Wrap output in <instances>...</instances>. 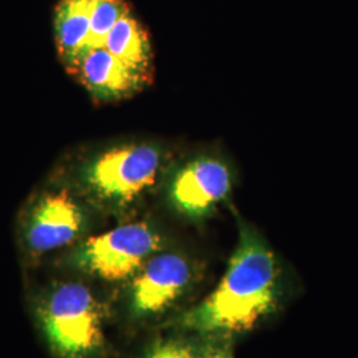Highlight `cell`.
I'll use <instances>...</instances> for the list:
<instances>
[{
  "instance_id": "6da1fadb",
  "label": "cell",
  "mask_w": 358,
  "mask_h": 358,
  "mask_svg": "<svg viewBox=\"0 0 358 358\" xmlns=\"http://www.w3.org/2000/svg\"><path fill=\"white\" fill-rule=\"evenodd\" d=\"M279 271L276 259L247 226L217 288L187 312L183 325L195 332L242 333L275 308Z\"/></svg>"
},
{
  "instance_id": "7a4b0ae2",
  "label": "cell",
  "mask_w": 358,
  "mask_h": 358,
  "mask_svg": "<svg viewBox=\"0 0 358 358\" xmlns=\"http://www.w3.org/2000/svg\"><path fill=\"white\" fill-rule=\"evenodd\" d=\"M164 154L149 143H124L88 158L78 170L83 187L106 205L125 206L148 192L159 176Z\"/></svg>"
},
{
  "instance_id": "3957f363",
  "label": "cell",
  "mask_w": 358,
  "mask_h": 358,
  "mask_svg": "<svg viewBox=\"0 0 358 358\" xmlns=\"http://www.w3.org/2000/svg\"><path fill=\"white\" fill-rule=\"evenodd\" d=\"M38 315L45 338L60 358H90L103 345L99 303L80 282L55 287L40 303Z\"/></svg>"
},
{
  "instance_id": "277c9868",
  "label": "cell",
  "mask_w": 358,
  "mask_h": 358,
  "mask_svg": "<svg viewBox=\"0 0 358 358\" xmlns=\"http://www.w3.org/2000/svg\"><path fill=\"white\" fill-rule=\"evenodd\" d=\"M161 247V238L149 223L136 222L92 236L77 245L68 263L109 282L134 278Z\"/></svg>"
},
{
  "instance_id": "5b68a950",
  "label": "cell",
  "mask_w": 358,
  "mask_h": 358,
  "mask_svg": "<svg viewBox=\"0 0 358 358\" xmlns=\"http://www.w3.org/2000/svg\"><path fill=\"white\" fill-rule=\"evenodd\" d=\"M232 185L229 166L214 157H196L179 167L169 185V198L180 214L205 217L227 198Z\"/></svg>"
},
{
  "instance_id": "8992f818",
  "label": "cell",
  "mask_w": 358,
  "mask_h": 358,
  "mask_svg": "<svg viewBox=\"0 0 358 358\" xmlns=\"http://www.w3.org/2000/svg\"><path fill=\"white\" fill-rule=\"evenodd\" d=\"M87 226V215L66 190L40 196L27 219L24 239L31 251L44 254L73 243Z\"/></svg>"
},
{
  "instance_id": "52a82bcc",
  "label": "cell",
  "mask_w": 358,
  "mask_h": 358,
  "mask_svg": "<svg viewBox=\"0 0 358 358\" xmlns=\"http://www.w3.org/2000/svg\"><path fill=\"white\" fill-rule=\"evenodd\" d=\"M192 279L189 262L178 254H155L134 276L130 308L136 316L157 315L174 304Z\"/></svg>"
},
{
  "instance_id": "ba28073f",
  "label": "cell",
  "mask_w": 358,
  "mask_h": 358,
  "mask_svg": "<svg viewBox=\"0 0 358 358\" xmlns=\"http://www.w3.org/2000/svg\"><path fill=\"white\" fill-rule=\"evenodd\" d=\"M72 72L97 100L128 97L141 90L149 78L105 48L85 52Z\"/></svg>"
},
{
  "instance_id": "9c48e42d",
  "label": "cell",
  "mask_w": 358,
  "mask_h": 358,
  "mask_svg": "<svg viewBox=\"0 0 358 358\" xmlns=\"http://www.w3.org/2000/svg\"><path fill=\"white\" fill-rule=\"evenodd\" d=\"M92 0H60L55 10V40L68 69H73L87 51Z\"/></svg>"
},
{
  "instance_id": "30bf717a",
  "label": "cell",
  "mask_w": 358,
  "mask_h": 358,
  "mask_svg": "<svg viewBox=\"0 0 358 358\" xmlns=\"http://www.w3.org/2000/svg\"><path fill=\"white\" fill-rule=\"evenodd\" d=\"M105 50L131 68L149 75L153 53L152 44L143 27L127 13L122 15L105 38Z\"/></svg>"
},
{
  "instance_id": "8fae6325",
  "label": "cell",
  "mask_w": 358,
  "mask_h": 358,
  "mask_svg": "<svg viewBox=\"0 0 358 358\" xmlns=\"http://www.w3.org/2000/svg\"><path fill=\"white\" fill-rule=\"evenodd\" d=\"M128 11L129 6L125 0H92L90 35L87 51L103 48L110 29Z\"/></svg>"
},
{
  "instance_id": "7c38bea8",
  "label": "cell",
  "mask_w": 358,
  "mask_h": 358,
  "mask_svg": "<svg viewBox=\"0 0 358 358\" xmlns=\"http://www.w3.org/2000/svg\"><path fill=\"white\" fill-rule=\"evenodd\" d=\"M146 358H196L194 356L190 346L178 341H158L155 343Z\"/></svg>"
},
{
  "instance_id": "4fadbf2b",
  "label": "cell",
  "mask_w": 358,
  "mask_h": 358,
  "mask_svg": "<svg viewBox=\"0 0 358 358\" xmlns=\"http://www.w3.org/2000/svg\"><path fill=\"white\" fill-rule=\"evenodd\" d=\"M203 358H232L229 350L224 349H215V350H210L208 353H206Z\"/></svg>"
}]
</instances>
